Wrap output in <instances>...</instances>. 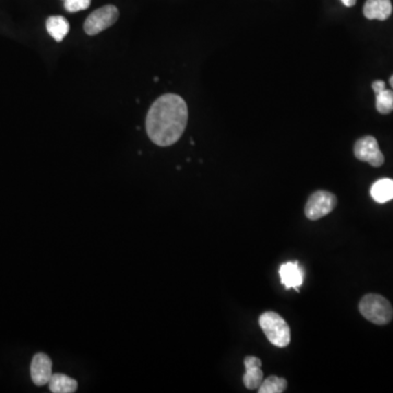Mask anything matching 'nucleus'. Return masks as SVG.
Segmentation results:
<instances>
[{"label":"nucleus","mask_w":393,"mask_h":393,"mask_svg":"<svg viewBox=\"0 0 393 393\" xmlns=\"http://www.w3.org/2000/svg\"><path fill=\"white\" fill-rule=\"evenodd\" d=\"M389 81H390V85L391 87H392L393 89V76L392 77L390 78V80H389Z\"/></svg>","instance_id":"nucleus-18"},{"label":"nucleus","mask_w":393,"mask_h":393,"mask_svg":"<svg viewBox=\"0 0 393 393\" xmlns=\"http://www.w3.org/2000/svg\"><path fill=\"white\" fill-rule=\"evenodd\" d=\"M155 82H157V81H159V78L155 77Z\"/></svg>","instance_id":"nucleus-19"},{"label":"nucleus","mask_w":393,"mask_h":393,"mask_svg":"<svg viewBox=\"0 0 393 393\" xmlns=\"http://www.w3.org/2000/svg\"><path fill=\"white\" fill-rule=\"evenodd\" d=\"M361 314L374 324H389L393 318V308L388 300L378 294H368L359 303Z\"/></svg>","instance_id":"nucleus-3"},{"label":"nucleus","mask_w":393,"mask_h":393,"mask_svg":"<svg viewBox=\"0 0 393 393\" xmlns=\"http://www.w3.org/2000/svg\"><path fill=\"white\" fill-rule=\"evenodd\" d=\"M370 196L378 203L393 200V179L381 178L372 185L370 188Z\"/></svg>","instance_id":"nucleus-13"},{"label":"nucleus","mask_w":393,"mask_h":393,"mask_svg":"<svg viewBox=\"0 0 393 393\" xmlns=\"http://www.w3.org/2000/svg\"><path fill=\"white\" fill-rule=\"evenodd\" d=\"M259 324L269 342L276 348H285L291 343V329L284 319L274 311H266L259 318Z\"/></svg>","instance_id":"nucleus-2"},{"label":"nucleus","mask_w":393,"mask_h":393,"mask_svg":"<svg viewBox=\"0 0 393 393\" xmlns=\"http://www.w3.org/2000/svg\"><path fill=\"white\" fill-rule=\"evenodd\" d=\"M372 90L376 93V109L380 114L393 112V91L385 89V83L377 80L372 83Z\"/></svg>","instance_id":"nucleus-11"},{"label":"nucleus","mask_w":393,"mask_h":393,"mask_svg":"<svg viewBox=\"0 0 393 393\" xmlns=\"http://www.w3.org/2000/svg\"><path fill=\"white\" fill-rule=\"evenodd\" d=\"M91 5V0H64V7L68 12L85 10Z\"/></svg>","instance_id":"nucleus-16"},{"label":"nucleus","mask_w":393,"mask_h":393,"mask_svg":"<svg viewBox=\"0 0 393 393\" xmlns=\"http://www.w3.org/2000/svg\"><path fill=\"white\" fill-rule=\"evenodd\" d=\"M392 14L390 0H367L364 5V16L370 20L388 19Z\"/></svg>","instance_id":"nucleus-10"},{"label":"nucleus","mask_w":393,"mask_h":393,"mask_svg":"<svg viewBox=\"0 0 393 393\" xmlns=\"http://www.w3.org/2000/svg\"><path fill=\"white\" fill-rule=\"evenodd\" d=\"M53 363L45 353L35 354L31 363V378L34 385L42 387L49 383L53 376Z\"/></svg>","instance_id":"nucleus-7"},{"label":"nucleus","mask_w":393,"mask_h":393,"mask_svg":"<svg viewBox=\"0 0 393 393\" xmlns=\"http://www.w3.org/2000/svg\"><path fill=\"white\" fill-rule=\"evenodd\" d=\"M287 387V381L284 378L278 376H270L263 380L260 387L258 389L259 393H282L284 392Z\"/></svg>","instance_id":"nucleus-15"},{"label":"nucleus","mask_w":393,"mask_h":393,"mask_svg":"<svg viewBox=\"0 0 393 393\" xmlns=\"http://www.w3.org/2000/svg\"><path fill=\"white\" fill-rule=\"evenodd\" d=\"M244 365L245 368H246V372L243 377V383H244L245 387L248 390L259 389L263 381V372L261 370L262 361L256 356H247L244 359Z\"/></svg>","instance_id":"nucleus-9"},{"label":"nucleus","mask_w":393,"mask_h":393,"mask_svg":"<svg viewBox=\"0 0 393 393\" xmlns=\"http://www.w3.org/2000/svg\"><path fill=\"white\" fill-rule=\"evenodd\" d=\"M354 155L361 162L370 163L374 168H379L385 162V157L380 151L377 140L372 136H366L356 141Z\"/></svg>","instance_id":"nucleus-6"},{"label":"nucleus","mask_w":393,"mask_h":393,"mask_svg":"<svg viewBox=\"0 0 393 393\" xmlns=\"http://www.w3.org/2000/svg\"><path fill=\"white\" fill-rule=\"evenodd\" d=\"M279 274L281 283L284 285L287 290L295 289L296 291H300V287L303 285L305 273L298 261L283 263L280 267Z\"/></svg>","instance_id":"nucleus-8"},{"label":"nucleus","mask_w":393,"mask_h":393,"mask_svg":"<svg viewBox=\"0 0 393 393\" xmlns=\"http://www.w3.org/2000/svg\"><path fill=\"white\" fill-rule=\"evenodd\" d=\"M48 383L53 393H72L78 389L77 381L64 374H54Z\"/></svg>","instance_id":"nucleus-14"},{"label":"nucleus","mask_w":393,"mask_h":393,"mask_svg":"<svg viewBox=\"0 0 393 393\" xmlns=\"http://www.w3.org/2000/svg\"><path fill=\"white\" fill-rule=\"evenodd\" d=\"M46 30L48 34L56 42H61L69 33L70 24L64 16H53L46 20Z\"/></svg>","instance_id":"nucleus-12"},{"label":"nucleus","mask_w":393,"mask_h":393,"mask_svg":"<svg viewBox=\"0 0 393 393\" xmlns=\"http://www.w3.org/2000/svg\"><path fill=\"white\" fill-rule=\"evenodd\" d=\"M187 122L186 102L176 94H165L159 96L150 107L146 115V133L157 146H170L183 136Z\"/></svg>","instance_id":"nucleus-1"},{"label":"nucleus","mask_w":393,"mask_h":393,"mask_svg":"<svg viewBox=\"0 0 393 393\" xmlns=\"http://www.w3.org/2000/svg\"><path fill=\"white\" fill-rule=\"evenodd\" d=\"M120 16V11L117 7L113 5H104L102 8L93 11L85 20V32L90 36L103 32L104 30L112 27L116 23Z\"/></svg>","instance_id":"nucleus-4"},{"label":"nucleus","mask_w":393,"mask_h":393,"mask_svg":"<svg viewBox=\"0 0 393 393\" xmlns=\"http://www.w3.org/2000/svg\"><path fill=\"white\" fill-rule=\"evenodd\" d=\"M341 1L346 7H353L356 3V0H341Z\"/></svg>","instance_id":"nucleus-17"},{"label":"nucleus","mask_w":393,"mask_h":393,"mask_svg":"<svg viewBox=\"0 0 393 393\" xmlns=\"http://www.w3.org/2000/svg\"><path fill=\"white\" fill-rule=\"evenodd\" d=\"M337 203V196L335 194L319 190L309 196L305 205L306 216L311 221L319 220L333 212Z\"/></svg>","instance_id":"nucleus-5"}]
</instances>
